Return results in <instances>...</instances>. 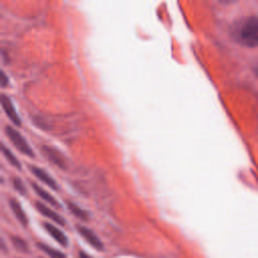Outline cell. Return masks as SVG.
<instances>
[{
    "label": "cell",
    "instance_id": "3",
    "mask_svg": "<svg viewBox=\"0 0 258 258\" xmlns=\"http://www.w3.org/2000/svg\"><path fill=\"white\" fill-rule=\"evenodd\" d=\"M77 230L79 232V234L87 241L93 248H95L96 250L99 251H103L104 250V244L103 242L100 240V238L94 233V231H92L91 229L85 227V226H81L78 225L77 226Z\"/></svg>",
    "mask_w": 258,
    "mask_h": 258
},
{
    "label": "cell",
    "instance_id": "5",
    "mask_svg": "<svg viewBox=\"0 0 258 258\" xmlns=\"http://www.w3.org/2000/svg\"><path fill=\"white\" fill-rule=\"evenodd\" d=\"M29 169L31 173L38 179L40 180L42 183L46 184L47 186H49L50 188H52L53 190L57 191L59 190V185L58 183L47 173L46 170H44L42 168L35 166V165H29Z\"/></svg>",
    "mask_w": 258,
    "mask_h": 258
},
{
    "label": "cell",
    "instance_id": "15",
    "mask_svg": "<svg viewBox=\"0 0 258 258\" xmlns=\"http://www.w3.org/2000/svg\"><path fill=\"white\" fill-rule=\"evenodd\" d=\"M12 183H13L14 189H15L20 195H26V193H27V192H26V189H25V187H24L22 181H21L19 178H14L13 181H12Z\"/></svg>",
    "mask_w": 258,
    "mask_h": 258
},
{
    "label": "cell",
    "instance_id": "12",
    "mask_svg": "<svg viewBox=\"0 0 258 258\" xmlns=\"http://www.w3.org/2000/svg\"><path fill=\"white\" fill-rule=\"evenodd\" d=\"M67 204H68L69 210L75 215L76 217H78L79 219L84 220V221L88 220V213H87V212H85L84 210H82L79 206H77V205H76L75 203H73V202H68Z\"/></svg>",
    "mask_w": 258,
    "mask_h": 258
},
{
    "label": "cell",
    "instance_id": "6",
    "mask_svg": "<svg viewBox=\"0 0 258 258\" xmlns=\"http://www.w3.org/2000/svg\"><path fill=\"white\" fill-rule=\"evenodd\" d=\"M1 104H2V107H3V109H4V111H5L6 115H7V117H8L16 126H20L21 120H20V117L18 116V114H17V112H16V110H15V108H14V105H13L11 99H10L7 95L3 94V95L1 96Z\"/></svg>",
    "mask_w": 258,
    "mask_h": 258
},
{
    "label": "cell",
    "instance_id": "18",
    "mask_svg": "<svg viewBox=\"0 0 258 258\" xmlns=\"http://www.w3.org/2000/svg\"><path fill=\"white\" fill-rule=\"evenodd\" d=\"M256 74L258 75V68H257V70H256Z\"/></svg>",
    "mask_w": 258,
    "mask_h": 258
},
{
    "label": "cell",
    "instance_id": "2",
    "mask_svg": "<svg viewBox=\"0 0 258 258\" xmlns=\"http://www.w3.org/2000/svg\"><path fill=\"white\" fill-rule=\"evenodd\" d=\"M5 133L8 136V138L10 139V141L12 142V144L23 154L29 156V157H33L34 153L32 148L29 146L28 142L26 141V139L22 136V134L17 131L16 129H14L13 127L7 125L5 126Z\"/></svg>",
    "mask_w": 258,
    "mask_h": 258
},
{
    "label": "cell",
    "instance_id": "10",
    "mask_svg": "<svg viewBox=\"0 0 258 258\" xmlns=\"http://www.w3.org/2000/svg\"><path fill=\"white\" fill-rule=\"evenodd\" d=\"M31 186H32L33 190L35 191V193L37 194V196H39L42 200H45L46 202H48L49 204H51V205L54 206V207L61 208L60 203H59L51 194H49L45 189H42L40 186L36 185L35 183H31Z\"/></svg>",
    "mask_w": 258,
    "mask_h": 258
},
{
    "label": "cell",
    "instance_id": "8",
    "mask_svg": "<svg viewBox=\"0 0 258 258\" xmlns=\"http://www.w3.org/2000/svg\"><path fill=\"white\" fill-rule=\"evenodd\" d=\"M42 226L46 229V231L62 246L67 247L69 245V240L68 237L66 236V234L61 231L59 228H57L56 226H54L53 224L49 223V222H44L42 223Z\"/></svg>",
    "mask_w": 258,
    "mask_h": 258
},
{
    "label": "cell",
    "instance_id": "7",
    "mask_svg": "<svg viewBox=\"0 0 258 258\" xmlns=\"http://www.w3.org/2000/svg\"><path fill=\"white\" fill-rule=\"evenodd\" d=\"M35 208L37 209V211L44 215V216L48 217L49 219L53 220L54 222H56L57 224L61 225V226H65L66 225V221L65 219L59 215L57 212L53 211L52 209H50L48 206H46L45 204H42L41 202H36L35 203Z\"/></svg>",
    "mask_w": 258,
    "mask_h": 258
},
{
    "label": "cell",
    "instance_id": "17",
    "mask_svg": "<svg viewBox=\"0 0 258 258\" xmlns=\"http://www.w3.org/2000/svg\"><path fill=\"white\" fill-rule=\"evenodd\" d=\"M79 258H92L90 255H88L85 251L80 250L79 251Z\"/></svg>",
    "mask_w": 258,
    "mask_h": 258
},
{
    "label": "cell",
    "instance_id": "13",
    "mask_svg": "<svg viewBox=\"0 0 258 258\" xmlns=\"http://www.w3.org/2000/svg\"><path fill=\"white\" fill-rule=\"evenodd\" d=\"M1 149H2L3 154H4L5 157L7 158V160H8L13 166H15V167H17L18 169H20V168H21V164H20L19 160L17 159V157L14 156V155L12 154V152H11L4 144L1 145Z\"/></svg>",
    "mask_w": 258,
    "mask_h": 258
},
{
    "label": "cell",
    "instance_id": "16",
    "mask_svg": "<svg viewBox=\"0 0 258 258\" xmlns=\"http://www.w3.org/2000/svg\"><path fill=\"white\" fill-rule=\"evenodd\" d=\"M7 84H8V78L6 77L5 73L2 71L1 72V86H2V87H5Z\"/></svg>",
    "mask_w": 258,
    "mask_h": 258
},
{
    "label": "cell",
    "instance_id": "1",
    "mask_svg": "<svg viewBox=\"0 0 258 258\" xmlns=\"http://www.w3.org/2000/svg\"><path fill=\"white\" fill-rule=\"evenodd\" d=\"M235 36L246 47H258V17L250 16L240 21L235 29Z\"/></svg>",
    "mask_w": 258,
    "mask_h": 258
},
{
    "label": "cell",
    "instance_id": "11",
    "mask_svg": "<svg viewBox=\"0 0 258 258\" xmlns=\"http://www.w3.org/2000/svg\"><path fill=\"white\" fill-rule=\"evenodd\" d=\"M37 247L44 251L46 254H48L51 258H68L63 252L51 247V246H48L47 244H44V243H37Z\"/></svg>",
    "mask_w": 258,
    "mask_h": 258
},
{
    "label": "cell",
    "instance_id": "9",
    "mask_svg": "<svg viewBox=\"0 0 258 258\" xmlns=\"http://www.w3.org/2000/svg\"><path fill=\"white\" fill-rule=\"evenodd\" d=\"M9 205H10V208L14 214V216L16 217V219L20 222V224L23 227H26L28 225V219L26 217V214L24 213L21 205L19 204V202L15 199H10Z\"/></svg>",
    "mask_w": 258,
    "mask_h": 258
},
{
    "label": "cell",
    "instance_id": "14",
    "mask_svg": "<svg viewBox=\"0 0 258 258\" xmlns=\"http://www.w3.org/2000/svg\"><path fill=\"white\" fill-rule=\"evenodd\" d=\"M11 241L14 245V247L16 249H18L19 251H22V252H27L28 251V245L27 243L21 239L20 237H17V236H12L11 237Z\"/></svg>",
    "mask_w": 258,
    "mask_h": 258
},
{
    "label": "cell",
    "instance_id": "4",
    "mask_svg": "<svg viewBox=\"0 0 258 258\" xmlns=\"http://www.w3.org/2000/svg\"><path fill=\"white\" fill-rule=\"evenodd\" d=\"M42 152L46 155V157L48 159H50L54 164L58 165L60 168L62 169H66L67 168V161L66 158L63 156V154L57 150L56 148L49 146V145H44L41 147Z\"/></svg>",
    "mask_w": 258,
    "mask_h": 258
}]
</instances>
